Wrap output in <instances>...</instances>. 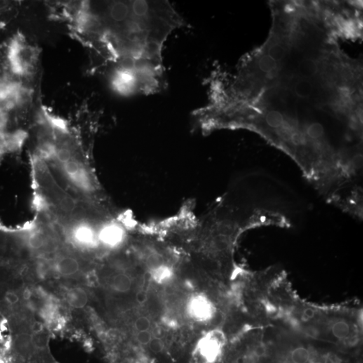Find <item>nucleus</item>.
I'll return each mask as SVG.
<instances>
[{"mask_svg": "<svg viewBox=\"0 0 363 363\" xmlns=\"http://www.w3.org/2000/svg\"><path fill=\"white\" fill-rule=\"evenodd\" d=\"M97 34L114 69L132 75L144 95L159 93L165 87L163 48L184 19L168 1H128L118 17L98 16Z\"/></svg>", "mask_w": 363, "mask_h": 363, "instance_id": "obj_1", "label": "nucleus"}, {"mask_svg": "<svg viewBox=\"0 0 363 363\" xmlns=\"http://www.w3.org/2000/svg\"><path fill=\"white\" fill-rule=\"evenodd\" d=\"M111 284L113 289L116 292L125 293L129 292L132 289V280L129 276L120 273L115 276Z\"/></svg>", "mask_w": 363, "mask_h": 363, "instance_id": "obj_10", "label": "nucleus"}, {"mask_svg": "<svg viewBox=\"0 0 363 363\" xmlns=\"http://www.w3.org/2000/svg\"><path fill=\"white\" fill-rule=\"evenodd\" d=\"M304 314L305 316L308 317V318H312V317H314V312L313 310H311V309H306V310H304Z\"/></svg>", "mask_w": 363, "mask_h": 363, "instance_id": "obj_25", "label": "nucleus"}, {"mask_svg": "<svg viewBox=\"0 0 363 363\" xmlns=\"http://www.w3.org/2000/svg\"><path fill=\"white\" fill-rule=\"evenodd\" d=\"M68 304L75 309L84 308L88 302L86 292L80 287H74L68 290L66 294Z\"/></svg>", "mask_w": 363, "mask_h": 363, "instance_id": "obj_7", "label": "nucleus"}, {"mask_svg": "<svg viewBox=\"0 0 363 363\" xmlns=\"http://www.w3.org/2000/svg\"><path fill=\"white\" fill-rule=\"evenodd\" d=\"M151 325L150 319L144 316L139 317L135 322V329L138 331H149Z\"/></svg>", "mask_w": 363, "mask_h": 363, "instance_id": "obj_20", "label": "nucleus"}, {"mask_svg": "<svg viewBox=\"0 0 363 363\" xmlns=\"http://www.w3.org/2000/svg\"><path fill=\"white\" fill-rule=\"evenodd\" d=\"M152 335L149 331H138L137 340L141 345H148L152 339Z\"/></svg>", "mask_w": 363, "mask_h": 363, "instance_id": "obj_23", "label": "nucleus"}, {"mask_svg": "<svg viewBox=\"0 0 363 363\" xmlns=\"http://www.w3.org/2000/svg\"><path fill=\"white\" fill-rule=\"evenodd\" d=\"M300 73L303 76L312 77L315 76L318 71L317 64L311 59L301 61L299 65Z\"/></svg>", "mask_w": 363, "mask_h": 363, "instance_id": "obj_13", "label": "nucleus"}, {"mask_svg": "<svg viewBox=\"0 0 363 363\" xmlns=\"http://www.w3.org/2000/svg\"><path fill=\"white\" fill-rule=\"evenodd\" d=\"M260 69L264 73H270L277 68V62L272 60L268 55H264L258 62Z\"/></svg>", "mask_w": 363, "mask_h": 363, "instance_id": "obj_16", "label": "nucleus"}, {"mask_svg": "<svg viewBox=\"0 0 363 363\" xmlns=\"http://www.w3.org/2000/svg\"><path fill=\"white\" fill-rule=\"evenodd\" d=\"M54 156H55L57 161L60 164L67 163V162L72 160L70 150L66 148H61L59 149H56L55 152L54 153Z\"/></svg>", "mask_w": 363, "mask_h": 363, "instance_id": "obj_18", "label": "nucleus"}, {"mask_svg": "<svg viewBox=\"0 0 363 363\" xmlns=\"http://www.w3.org/2000/svg\"><path fill=\"white\" fill-rule=\"evenodd\" d=\"M331 331L334 337L338 339H345L350 334V326L344 321H338L333 324Z\"/></svg>", "mask_w": 363, "mask_h": 363, "instance_id": "obj_14", "label": "nucleus"}, {"mask_svg": "<svg viewBox=\"0 0 363 363\" xmlns=\"http://www.w3.org/2000/svg\"><path fill=\"white\" fill-rule=\"evenodd\" d=\"M149 272L151 279L155 283L159 284H164L170 282L174 275L171 267L164 263L155 267L152 269H150Z\"/></svg>", "mask_w": 363, "mask_h": 363, "instance_id": "obj_9", "label": "nucleus"}, {"mask_svg": "<svg viewBox=\"0 0 363 363\" xmlns=\"http://www.w3.org/2000/svg\"><path fill=\"white\" fill-rule=\"evenodd\" d=\"M56 269L57 272L62 276H72L80 270V264L75 258L64 257L60 258L56 263Z\"/></svg>", "mask_w": 363, "mask_h": 363, "instance_id": "obj_8", "label": "nucleus"}, {"mask_svg": "<svg viewBox=\"0 0 363 363\" xmlns=\"http://www.w3.org/2000/svg\"><path fill=\"white\" fill-rule=\"evenodd\" d=\"M310 359V352L305 347H297L291 353V361L292 363H309Z\"/></svg>", "mask_w": 363, "mask_h": 363, "instance_id": "obj_12", "label": "nucleus"}, {"mask_svg": "<svg viewBox=\"0 0 363 363\" xmlns=\"http://www.w3.org/2000/svg\"><path fill=\"white\" fill-rule=\"evenodd\" d=\"M313 90V84L308 80H300L294 86L295 93L301 99H308L312 95Z\"/></svg>", "mask_w": 363, "mask_h": 363, "instance_id": "obj_11", "label": "nucleus"}, {"mask_svg": "<svg viewBox=\"0 0 363 363\" xmlns=\"http://www.w3.org/2000/svg\"><path fill=\"white\" fill-rule=\"evenodd\" d=\"M71 234L73 242L81 247H94L97 242L95 231L86 223H79L73 227Z\"/></svg>", "mask_w": 363, "mask_h": 363, "instance_id": "obj_5", "label": "nucleus"}, {"mask_svg": "<svg viewBox=\"0 0 363 363\" xmlns=\"http://www.w3.org/2000/svg\"><path fill=\"white\" fill-rule=\"evenodd\" d=\"M98 238L104 245L116 247L123 242L124 233L119 227L109 223L101 229Z\"/></svg>", "mask_w": 363, "mask_h": 363, "instance_id": "obj_6", "label": "nucleus"}, {"mask_svg": "<svg viewBox=\"0 0 363 363\" xmlns=\"http://www.w3.org/2000/svg\"><path fill=\"white\" fill-rule=\"evenodd\" d=\"M217 332H210L200 340L198 352L207 363L214 362L221 353L222 341Z\"/></svg>", "mask_w": 363, "mask_h": 363, "instance_id": "obj_3", "label": "nucleus"}, {"mask_svg": "<svg viewBox=\"0 0 363 363\" xmlns=\"http://www.w3.org/2000/svg\"><path fill=\"white\" fill-rule=\"evenodd\" d=\"M188 316L198 322H207L214 316V308L212 302L203 295L193 296L186 304Z\"/></svg>", "mask_w": 363, "mask_h": 363, "instance_id": "obj_2", "label": "nucleus"}, {"mask_svg": "<svg viewBox=\"0 0 363 363\" xmlns=\"http://www.w3.org/2000/svg\"><path fill=\"white\" fill-rule=\"evenodd\" d=\"M41 234H34L30 237L29 244L34 249H39L44 245L45 241Z\"/></svg>", "mask_w": 363, "mask_h": 363, "instance_id": "obj_22", "label": "nucleus"}, {"mask_svg": "<svg viewBox=\"0 0 363 363\" xmlns=\"http://www.w3.org/2000/svg\"><path fill=\"white\" fill-rule=\"evenodd\" d=\"M7 301L10 304L15 305L18 301V297L15 293H8L6 296Z\"/></svg>", "mask_w": 363, "mask_h": 363, "instance_id": "obj_24", "label": "nucleus"}, {"mask_svg": "<svg viewBox=\"0 0 363 363\" xmlns=\"http://www.w3.org/2000/svg\"><path fill=\"white\" fill-rule=\"evenodd\" d=\"M285 50L284 47L279 44H275L270 47L268 55L275 62H280L285 55Z\"/></svg>", "mask_w": 363, "mask_h": 363, "instance_id": "obj_17", "label": "nucleus"}, {"mask_svg": "<svg viewBox=\"0 0 363 363\" xmlns=\"http://www.w3.org/2000/svg\"><path fill=\"white\" fill-rule=\"evenodd\" d=\"M148 346H149L150 351L154 354H159L163 351L164 343L160 338H152Z\"/></svg>", "mask_w": 363, "mask_h": 363, "instance_id": "obj_21", "label": "nucleus"}, {"mask_svg": "<svg viewBox=\"0 0 363 363\" xmlns=\"http://www.w3.org/2000/svg\"><path fill=\"white\" fill-rule=\"evenodd\" d=\"M308 135L312 139H318L324 134V127L319 123H313L308 127L307 130Z\"/></svg>", "mask_w": 363, "mask_h": 363, "instance_id": "obj_19", "label": "nucleus"}, {"mask_svg": "<svg viewBox=\"0 0 363 363\" xmlns=\"http://www.w3.org/2000/svg\"><path fill=\"white\" fill-rule=\"evenodd\" d=\"M62 168L68 179L78 187L86 191L92 189L88 176L78 162L71 160L67 163L62 164Z\"/></svg>", "mask_w": 363, "mask_h": 363, "instance_id": "obj_4", "label": "nucleus"}, {"mask_svg": "<svg viewBox=\"0 0 363 363\" xmlns=\"http://www.w3.org/2000/svg\"><path fill=\"white\" fill-rule=\"evenodd\" d=\"M266 123L273 128H279L283 125V116L278 111H272L268 113L266 116Z\"/></svg>", "mask_w": 363, "mask_h": 363, "instance_id": "obj_15", "label": "nucleus"}]
</instances>
